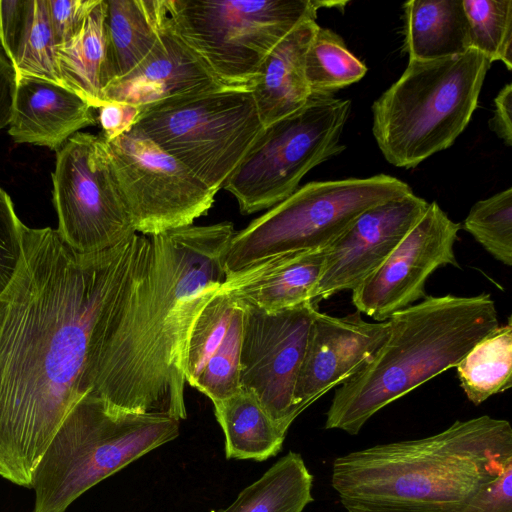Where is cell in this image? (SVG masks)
<instances>
[{
	"label": "cell",
	"mask_w": 512,
	"mask_h": 512,
	"mask_svg": "<svg viewBox=\"0 0 512 512\" xmlns=\"http://www.w3.org/2000/svg\"><path fill=\"white\" fill-rule=\"evenodd\" d=\"M150 236L81 254L56 229H22L17 271L0 294V476L31 488L81 378L106 307L145 268Z\"/></svg>",
	"instance_id": "cell-1"
},
{
	"label": "cell",
	"mask_w": 512,
	"mask_h": 512,
	"mask_svg": "<svg viewBox=\"0 0 512 512\" xmlns=\"http://www.w3.org/2000/svg\"><path fill=\"white\" fill-rule=\"evenodd\" d=\"M231 222L150 236L143 271L103 311L81 378L113 410L186 419L184 354L190 327L226 280Z\"/></svg>",
	"instance_id": "cell-2"
},
{
	"label": "cell",
	"mask_w": 512,
	"mask_h": 512,
	"mask_svg": "<svg viewBox=\"0 0 512 512\" xmlns=\"http://www.w3.org/2000/svg\"><path fill=\"white\" fill-rule=\"evenodd\" d=\"M510 465L511 424L482 415L339 456L331 484L347 512H455Z\"/></svg>",
	"instance_id": "cell-3"
},
{
	"label": "cell",
	"mask_w": 512,
	"mask_h": 512,
	"mask_svg": "<svg viewBox=\"0 0 512 512\" xmlns=\"http://www.w3.org/2000/svg\"><path fill=\"white\" fill-rule=\"evenodd\" d=\"M381 346L339 385L324 427L360 432L381 409L450 368L499 325L495 301L475 296H426L393 314Z\"/></svg>",
	"instance_id": "cell-4"
},
{
	"label": "cell",
	"mask_w": 512,
	"mask_h": 512,
	"mask_svg": "<svg viewBox=\"0 0 512 512\" xmlns=\"http://www.w3.org/2000/svg\"><path fill=\"white\" fill-rule=\"evenodd\" d=\"M490 65L472 48L441 59L409 60L372 105V132L386 161L409 169L449 148L477 108Z\"/></svg>",
	"instance_id": "cell-5"
},
{
	"label": "cell",
	"mask_w": 512,
	"mask_h": 512,
	"mask_svg": "<svg viewBox=\"0 0 512 512\" xmlns=\"http://www.w3.org/2000/svg\"><path fill=\"white\" fill-rule=\"evenodd\" d=\"M180 420L108 408L85 394L68 413L32 477L33 512H66L90 488L178 437Z\"/></svg>",
	"instance_id": "cell-6"
},
{
	"label": "cell",
	"mask_w": 512,
	"mask_h": 512,
	"mask_svg": "<svg viewBox=\"0 0 512 512\" xmlns=\"http://www.w3.org/2000/svg\"><path fill=\"white\" fill-rule=\"evenodd\" d=\"M412 192L390 175L312 181L235 232L224 258L226 278L271 258L325 249L364 211Z\"/></svg>",
	"instance_id": "cell-7"
},
{
	"label": "cell",
	"mask_w": 512,
	"mask_h": 512,
	"mask_svg": "<svg viewBox=\"0 0 512 512\" xmlns=\"http://www.w3.org/2000/svg\"><path fill=\"white\" fill-rule=\"evenodd\" d=\"M315 0H169L176 32L225 88L248 89L272 49L297 25L316 20Z\"/></svg>",
	"instance_id": "cell-8"
},
{
	"label": "cell",
	"mask_w": 512,
	"mask_h": 512,
	"mask_svg": "<svg viewBox=\"0 0 512 512\" xmlns=\"http://www.w3.org/2000/svg\"><path fill=\"white\" fill-rule=\"evenodd\" d=\"M215 194L263 130L248 89L222 88L140 110L133 126Z\"/></svg>",
	"instance_id": "cell-9"
},
{
	"label": "cell",
	"mask_w": 512,
	"mask_h": 512,
	"mask_svg": "<svg viewBox=\"0 0 512 512\" xmlns=\"http://www.w3.org/2000/svg\"><path fill=\"white\" fill-rule=\"evenodd\" d=\"M350 112V100L311 96L300 109L264 127L224 186L240 212L270 209L310 170L343 151L340 139Z\"/></svg>",
	"instance_id": "cell-10"
},
{
	"label": "cell",
	"mask_w": 512,
	"mask_h": 512,
	"mask_svg": "<svg viewBox=\"0 0 512 512\" xmlns=\"http://www.w3.org/2000/svg\"><path fill=\"white\" fill-rule=\"evenodd\" d=\"M52 182L56 230L74 251H105L137 233L100 134L72 135L56 152Z\"/></svg>",
	"instance_id": "cell-11"
},
{
	"label": "cell",
	"mask_w": 512,
	"mask_h": 512,
	"mask_svg": "<svg viewBox=\"0 0 512 512\" xmlns=\"http://www.w3.org/2000/svg\"><path fill=\"white\" fill-rule=\"evenodd\" d=\"M108 143L121 196L137 233L192 225L215 193L184 164L132 127Z\"/></svg>",
	"instance_id": "cell-12"
},
{
	"label": "cell",
	"mask_w": 512,
	"mask_h": 512,
	"mask_svg": "<svg viewBox=\"0 0 512 512\" xmlns=\"http://www.w3.org/2000/svg\"><path fill=\"white\" fill-rule=\"evenodd\" d=\"M240 304L244 311L240 388L252 393L287 433L298 417L294 391L317 303L277 311Z\"/></svg>",
	"instance_id": "cell-13"
},
{
	"label": "cell",
	"mask_w": 512,
	"mask_h": 512,
	"mask_svg": "<svg viewBox=\"0 0 512 512\" xmlns=\"http://www.w3.org/2000/svg\"><path fill=\"white\" fill-rule=\"evenodd\" d=\"M461 229L436 203L426 211L387 259L356 289V310L376 322L421 301L428 278L447 265L459 268L454 245Z\"/></svg>",
	"instance_id": "cell-14"
},
{
	"label": "cell",
	"mask_w": 512,
	"mask_h": 512,
	"mask_svg": "<svg viewBox=\"0 0 512 512\" xmlns=\"http://www.w3.org/2000/svg\"><path fill=\"white\" fill-rule=\"evenodd\" d=\"M428 204L411 192L364 211L326 248L314 301L356 289L387 259Z\"/></svg>",
	"instance_id": "cell-15"
},
{
	"label": "cell",
	"mask_w": 512,
	"mask_h": 512,
	"mask_svg": "<svg viewBox=\"0 0 512 512\" xmlns=\"http://www.w3.org/2000/svg\"><path fill=\"white\" fill-rule=\"evenodd\" d=\"M388 331V320L369 322L357 310L332 316L317 309L294 391L297 416L354 374L381 346Z\"/></svg>",
	"instance_id": "cell-16"
},
{
	"label": "cell",
	"mask_w": 512,
	"mask_h": 512,
	"mask_svg": "<svg viewBox=\"0 0 512 512\" xmlns=\"http://www.w3.org/2000/svg\"><path fill=\"white\" fill-rule=\"evenodd\" d=\"M243 320L242 305L220 288L190 327L184 354L185 380L212 403L240 390Z\"/></svg>",
	"instance_id": "cell-17"
},
{
	"label": "cell",
	"mask_w": 512,
	"mask_h": 512,
	"mask_svg": "<svg viewBox=\"0 0 512 512\" xmlns=\"http://www.w3.org/2000/svg\"><path fill=\"white\" fill-rule=\"evenodd\" d=\"M225 88L176 32L171 17L149 54L103 91L108 102L138 107Z\"/></svg>",
	"instance_id": "cell-18"
},
{
	"label": "cell",
	"mask_w": 512,
	"mask_h": 512,
	"mask_svg": "<svg viewBox=\"0 0 512 512\" xmlns=\"http://www.w3.org/2000/svg\"><path fill=\"white\" fill-rule=\"evenodd\" d=\"M93 110L66 87L37 78H16L8 133L16 143L57 152L80 129L97 123Z\"/></svg>",
	"instance_id": "cell-19"
},
{
	"label": "cell",
	"mask_w": 512,
	"mask_h": 512,
	"mask_svg": "<svg viewBox=\"0 0 512 512\" xmlns=\"http://www.w3.org/2000/svg\"><path fill=\"white\" fill-rule=\"evenodd\" d=\"M326 248L283 254L226 278L221 290L236 301L266 311L314 301Z\"/></svg>",
	"instance_id": "cell-20"
},
{
	"label": "cell",
	"mask_w": 512,
	"mask_h": 512,
	"mask_svg": "<svg viewBox=\"0 0 512 512\" xmlns=\"http://www.w3.org/2000/svg\"><path fill=\"white\" fill-rule=\"evenodd\" d=\"M318 26L316 20L303 21L262 63L250 91L263 127L300 109L311 97L305 58Z\"/></svg>",
	"instance_id": "cell-21"
},
{
	"label": "cell",
	"mask_w": 512,
	"mask_h": 512,
	"mask_svg": "<svg viewBox=\"0 0 512 512\" xmlns=\"http://www.w3.org/2000/svg\"><path fill=\"white\" fill-rule=\"evenodd\" d=\"M105 3L110 83L128 74L149 54L170 13L169 0H105Z\"/></svg>",
	"instance_id": "cell-22"
},
{
	"label": "cell",
	"mask_w": 512,
	"mask_h": 512,
	"mask_svg": "<svg viewBox=\"0 0 512 512\" xmlns=\"http://www.w3.org/2000/svg\"><path fill=\"white\" fill-rule=\"evenodd\" d=\"M404 49L409 60H435L471 49L462 0H412L403 4Z\"/></svg>",
	"instance_id": "cell-23"
},
{
	"label": "cell",
	"mask_w": 512,
	"mask_h": 512,
	"mask_svg": "<svg viewBox=\"0 0 512 512\" xmlns=\"http://www.w3.org/2000/svg\"><path fill=\"white\" fill-rule=\"evenodd\" d=\"M105 15L106 3L100 0L78 33L57 46V64L64 86L94 109L106 104L103 91L109 83Z\"/></svg>",
	"instance_id": "cell-24"
},
{
	"label": "cell",
	"mask_w": 512,
	"mask_h": 512,
	"mask_svg": "<svg viewBox=\"0 0 512 512\" xmlns=\"http://www.w3.org/2000/svg\"><path fill=\"white\" fill-rule=\"evenodd\" d=\"M213 406L224 433L227 459L264 461L281 451L287 433L252 393L240 388Z\"/></svg>",
	"instance_id": "cell-25"
},
{
	"label": "cell",
	"mask_w": 512,
	"mask_h": 512,
	"mask_svg": "<svg viewBox=\"0 0 512 512\" xmlns=\"http://www.w3.org/2000/svg\"><path fill=\"white\" fill-rule=\"evenodd\" d=\"M0 46L16 78H37L65 87L46 0H23L21 11L0 39Z\"/></svg>",
	"instance_id": "cell-26"
},
{
	"label": "cell",
	"mask_w": 512,
	"mask_h": 512,
	"mask_svg": "<svg viewBox=\"0 0 512 512\" xmlns=\"http://www.w3.org/2000/svg\"><path fill=\"white\" fill-rule=\"evenodd\" d=\"M312 487L304 459L290 451L217 512H303L313 501Z\"/></svg>",
	"instance_id": "cell-27"
},
{
	"label": "cell",
	"mask_w": 512,
	"mask_h": 512,
	"mask_svg": "<svg viewBox=\"0 0 512 512\" xmlns=\"http://www.w3.org/2000/svg\"><path fill=\"white\" fill-rule=\"evenodd\" d=\"M467 399L480 405L512 385V321L498 325L479 340L456 366Z\"/></svg>",
	"instance_id": "cell-28"
},
{
	"label": "cell",
	"mask_w": 512,
	"mask_h": 512,
	"mask_svg": "<svg viewBox=\"0 0 512 512\" xmlns=\"http://www.w3.org/2000/svg\"><path fill=\"white\" fill-rule=\"evenodd\" d=\"M365 64L347 48L343 38L318 26L305 58V74L311 96H331L361 80Z\"/></svg>",
	"instance_id": "cell-29"
},
{
	"label": "cell",
	"mask_w": 512,
	"mask_h": 512,
	"mask_svg": "<svg viewBox=\"0 0 512 512\" xmlns=\"http://www.w3.org/2000/svg\"><path fill=\"white\" fill-rule=\"evenodd\" d=\"M470 46L512 69V0H462Z\"/></svg>",
	"instance_id": "cell-30"
},
{
	"label": "cell",
	"mask_w": 512,
	"mask_h": 512,
	"mask_svg": "<svg viewBox=\"0 0 512 512\" xmlns=\"http://www.w3.org/2000/svg\"><path fill=\"white\" fill-rule=\"evenodd\" d=\"M463 229L497 261L512 265V188L477 201Z\"/></svg>",
	"instance_id": "cell-31"
},
{
	"label": "cell",
	"mask_w": 512,
	"mask_h": 512,
	"mask_svg": "<svg viewBox=\"0 0 512 512\" xmlns=\"http://www.w3.org/2000/svg\"><path fill=\"white\" fill-rule=\"evenodd\" d=\"M10 196L0 187V294L17 271L22 255V229Z\"/></svg>",
	"instance_id": "cell-32"
},
{
	"label": "cell",
	"mask_w": 512,
	"mask_h": 512,
	"mask_svg": "<svg viewBox=\"0 0 512 512\" xmlns=\"http://www.w3.org/2000/svg\"><path fill=\"white\" fill-rule=\"evenodd\" d=\"M100 0H46L51 28L58 45L73 38Z\"/></svg>",
	"instance_id": "cell-33"
},
{
	"label": "cell",
	"mask_w": 512,
	"mask_h": 512,
	"mask_svg": "<svg viewBox=\"0 0 512 512\" xmlns=\"http://www.w3.org/2000/svg\"><path fill=\"white\" fill-rule=\"evenodd\" d=\"M455 512H512V465Z\"/></svg>",
	"instance_id": "cell-34"
},
{
	"label": "cell",
	"mask_w": 512,
	"mask_h": 512,
	"mask_svg": "<svg viewBox=\"0 0 512 512\" xmlns=\"http://www.w3.org/2000/svg\"><path fill=\"white\" fill-rule=\"evenodd\" d=\"M100 135L107 141L128 132L136 123L140 109L122 102H108L99 109Z\"/></svg>",
	"instance_id": "cell-35"
},
{
	"label": "cell",
	"mask_w": 512,
	"mask_h": 512,
	"mask_svg": "<svg viewBox=\"0 0 512 512\" xmlns=\"http://www.w3.org/2000/svg\"><path fill=\"white\" fill-rule=\"evenodd\" d=\"M512 84L507 83L494 98L490 129L507 145H512Z\"/></svg>",
	"instance_id": "cell-36"
},
{
	"label": "cell",
	"mask_w": 512,
	"mask_h": 512,
	"mask_svg": "<svg viewBox=\"0 0 512 512\" xmlns=\"http://www.w3.org/2000/svg\"><path fill=\"white\" fill-rule=\"evenodd\" d=\"M15 91L16 73L0 46V130L10 123Z\"/></svg>",
	"instance_id": "cell-37"
}]
</instances>
